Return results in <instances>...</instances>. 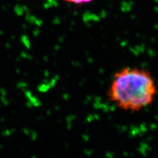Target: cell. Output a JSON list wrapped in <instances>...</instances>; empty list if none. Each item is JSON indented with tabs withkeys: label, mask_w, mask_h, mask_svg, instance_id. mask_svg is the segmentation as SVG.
Masks as SVG:
<instances>
[{
	"label": "cell",
	"mask_w": 158,
	"mask_h": 158,
	"mask_svg": "<svg viewBox=\"0 0 158 158\" xmlns=\"http://www.w3.org/2000/svg\"><path fill=\"white\" fill-rule=\"evenodd\" d=\"M157 94L156 81L146 69L126 67L113 76L108 100L121 110L137 112L151 105Z\"/></svg>",
	"instance_id": "obj_1"
},
{
	"label": "cell",
	"mask_w": 158,
	"mask_h": 158,
	"mask_svg": "<svg viewBox=\"0 0 158 158\" xmlns=\"http://www.w3.org/2000/svg\"><path fill=\"white\" fill-rule=\"evenodd\" d=\"M63 1L69 2V3H73L75 4H81L84 3H89L92 2L93 0H63Z\"/></svg>",
	"instance_id": "obj_2"
}]
</instances>
